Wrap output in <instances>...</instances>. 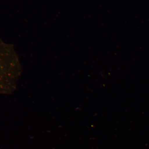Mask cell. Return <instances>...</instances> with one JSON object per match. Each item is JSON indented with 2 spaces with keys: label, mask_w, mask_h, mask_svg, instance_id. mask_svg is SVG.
Listing matches in <instances>:
<instances>
[{
  "label": "cell",
  "mask_w": 149,
  "mask_h": 149,
  "mask_svg": "<svg viewBox=\"0 0 149 149\" xmlns=\"http://www.w3.org/2000/svg\"><path fill=\"white\" fill-rule=\"evenodd\" d=\"M10 49L0 42V92L9 90L16 77L17 60Z\"/></svg>",
  "instance_id": "1"
}]
</instances>
